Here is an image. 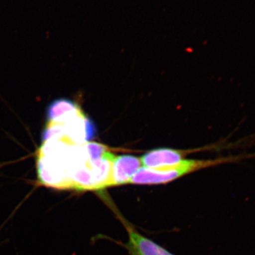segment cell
Here are the masks:
<instances>
[{"instance_id": "cell-1", "label": "cell", "mask_w": 255, "mask_h": 255, "mask_svg": "<svg viewBox=\"0 0 255 255\" xmlns=\"http://www.w3.org/2000/svg\"><path fill=\"white\" fill-rule=\"evenodd\" d=\"M87 142L74 145L62 139L43 141L37 152L39 184L57 190L105 189L110 178V159L105 155L102 158H92Z\"/></svg>"}, {"instance_id": "cell-2", "label": "cell", "mask_w": 255, "mask_h": 255, "mask_svg": "<svg viewBox=\"0 0 255 255\" xmlns=\"http://www.w3.org/2000/svg\"><path fill=\"white\" fill-rule=\"evenodd\" d=\"M255 152L251 154H244L237 156L223 157L214 160H192V159H182L179 163L172 166L148 168L140 167L136 173L132 176L128 184H160L172 182L174 179L182 177L194 171L226 163V162H237L243 159L250 157H255Z\"/></svg>"}, {"instance_id": "cell-3", "label": "cell", "mask_w": 255, "mask_h": 255, "mask_svg": "<svg viewBox=\"0 0 255 255\" xmlns=\"http://www.w3.org/2000/svg\"><path fill=\"white\" fill-rule=\"evenodd\" d=\"M128 235L125 248L131 255H174L157 243L140 234L127 221L119 216Z\"/></svg>"}, {"instance_id": "cell-4", "label": "cell", "mask_w": 255, "mask_h": 255, "mask_svg": "<svg viewBox=\"0 0 255 255\" xmlns=\"http://www.w3.org/2000/svg\"><path fill=\"white\" fill-rule=\"evenodd\" d=\"M141 165L140 159L134 156L125 155L115 157L111 170L110 187L128 184Z\"/></svg>"}, {"instance_id": "cell-5", "label": "cell", "mask_w": 255, "mask_h": 255, "mask_svg": "<svg viewBox=\"0 0 255 255\" xmlns=\"http://www.w3.org/2000/svg\"><path fill=\"white\" fill-rule=\"evenodd\" d=\"M143 167L148 168L172 166L179 163L182 160L180 152L169 148H159L149 151L140 157Z\"/></svg>"}, {"instance_id": "cell-6", "label": "cell", "mask_w": 255, "mask_h": 255, "mask_svg": "<svg viewBox=\"0 0 255 255\" xmlns=\"http://www.w3.org/2000/svg\"><path fill=\"white\" fill-rule=\"evenodd\" d=\"M79 106L73 101L68 99H58L50 104L46 111V117L48 121L60 118L69 112L78 108Z\"/></svg>"}]
</instances>
